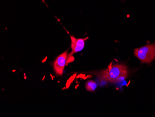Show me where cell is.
Masks as SVG:
<instances>
[{"mask_svg": "<svg viewBox=\"0 0 155 117\" xmlns=\"http://www.w3.org/2000/svg\"><path fill=\"white\" fill-rule=\"evenodd\" d=\"M134 54L142 63H150L155 59V44L135 49Z\"/></svg>", "mask_w": 155, "mask_h": 117, "instance_id": "2", "label": "cell"}, {"mask_svg": "<svg viewBox=\"0 0 155 117\" xmlns=\"http://www.w3.org/2000/svg\"><path fill=\"white\" fill-rule=\"evenodd\" d=\"M71 39V53L68 54L67 58V64L68 65L69 63L72 62L74 61V57L73 56L75 53L80 52L83 50L84 47L85 41L88 39L87 37L84 38H79L76 39L74 36H70Z\"/></svg>", "mask_w": 155, "mask_h": 117, "instance_id": "3", "label": "cell"}, {"mask_svg": "<svg viewBox=\"0 0 155 117\" xmlns=\"http://www.w3.org/2000/svg\"><path fill=\"white\" fill-rule=\"evenodd\" d=\"M128 75L127 68L121 64H110L106 69L97 73V76L100 79L111 83L122 81L127 77Z\"/></svg>", "mask_w": 155, "mask_h": 117, "instance_id": "1", "label": "cell"}, {"mask_svg": "<svg viewBox=\"0 0 155 117\" xmlns=\"http://www.w3.org/2000/svg\"><path fill=\"white\" fill-rule=\"evenodd\" d=\"M97 87L96 83L93 80H89L86 84V88L87 90L90 91H94Z\"/></svg>", "mask_w": 155, "mask_h": 117, "instance_id": "5", "label": "cell"}, {"mask_svg": "<svg viewBox=\"0 0 155 117\" xmlns=\"http://www.w3.org/2000/svg\"><path fill=\"white\" fill-rule=\"evenodd\" d=\"M68 50L65 51L56 58L54 64V69L58 75H62L65 65L67 64Z\"/></svg>", "mask_w": 155, "mask_h": 117, "instance_id": "4", "label": "cell"}]
</instances>
